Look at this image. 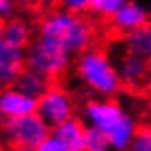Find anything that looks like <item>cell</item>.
Masks as SVG:
<instances>
[{"label": "cell", "instance_id": "obj_1", "mask_svg": "<svg viewBox=\"0 0 151 151\" xmlns=\"http://www.w3.org/2000/svg\"><path fill=\"white\" fill-rule=\"evenodd\" d=\"M38 36L48 38L71 53L72 56L92 48L95 30L89 20L66 10L51 12L41 20L38 27Z\"/></svg>", "mask_w": 151, "mask_h": 151}, {"label": "cell", "instance_id": "obj_2", "mask_svg": "<svg viewBox=\"0 0 151 151\" xmlns=\"http://www.w3.org/2000/svg\"><path fill=\"white\" fill-rule=\"evenodd\" d=\"M76 76L87 91L97 97H113L123 87L117 63H113L107 51L95 46L77 56Z\"/></svg>", "mask_w": 151, "mask_h": 151}, {"label": "cell", "instance_id": "obj_3", "mask_svg": "<svg viewBox=\"0 0 151 151\" xmlns=\"http://www.w3.org/2000/svg\"><path fill=\"white\" fill-rule=\"evenodd\" d=\"M27 68L48 81H56L68 71L72 54L48 38L36 36L25 49Z\"/></svg>", "mask_w": 151, "mask_h": 151}, {"label": "cell", "instance_id": "obj_4", "mask_svg": "<svg viewBox=\"0 0 151 151\" xmlns=\"http://www.w3.org/2000/svg\"><path fill=\"white\" fill-rule=\"evenodd\" d=\"M51 127L36 112L23 117L7 118L0 130V141L7 146L38 148L51 135Z\"/></svg>", "mask_w": 151, "mask_h": 151}, {"label": "cell", "instance_id": "obj_5", "mask_svg": "<svg viewBox=\"0 0 151 151\" xmlns=\"http://www.w3.org/2000/svg\"><path fill=\"white\" fill-rule=\"evenodd\" d=\"M128 113V110L112 97L91 99L82 107V117L86 125L105 135H110Z\"/></svg>", "mask_w": 151, "mask_h": 151}, {"label": "cell", "instance_id": "obj_6", "mask_svg": "<svg viewBox=\"0 0 151 151\" xmlns=\"http://www.w3.org/2000/svg\"><path fill=\"white\" fill-rule=\"evenodd\" d=\"M76 104L71 94L61 86H49L48 91L36 100V113L54 128L74 117Z\"/></svg>", "mask_w": 151, "mask_h": 151}, {"label": "cell", "instance_id": "obj_7", "mask_svg": "<svg viewBox=\"0 0 151 151\" xmlns=\"http://www.w3.org/2000/svg\"><path fill=\"white\" fill-rule=\"evenodd\" d=\"M117 71L120 76L122 86L130 87V89L145 87L151 79V63L130 53H123L118 58Z\"/></svg>", "mask_w": 151, "mask_h": 151}, {"label": "cell", "instance_id": "obj_8", "mask_svg": "<svg viewBox=\"0 0 151 151\" xmlns=\"http://www.w3.org/2000/svg\"><path fill=\"white\" fill-rule=\"evenodd\" d=\"M27 69L25 49L0 41V89L15 86L17 79Z\"/></svg>", "mask_w": 151, "mask_h": 151}, {"label": "cell", "instance_id": "obj_9", "mask_svg": "<svg viewBox=\"0 0 151 151\" xmlns=\"http://www.w3.org/2000/svg\"><path fill=\"white\" fill-rule=\"evenodd\" d=\"M148 22H151L150 8H146L136 0H127L123 7L110 18L112 28L122 35H127L136 28L143 27Z\"/></svg>", "mask_w": 151, "mask_h": 151}, {"label": "cell", "instance_id": "obj_10", "mask_svg": "<svg viewBox=\"0 0 151 151\" xmlns=\"http://www.w3.org/2000/svg\"><path fill=\"white\" fill-rule=\"evenodd\" d=\"M36 112V100L23 92H20L15 86L0 89V113L5 118L23 117L28 113Z\"/></svg>", "mask_w": 151, "mask_h": 151}, {"label": "cell", "instance_id": "obj_11", "mask_svg": "<svg viewBox=\"0 0 151 151\" xmlns=\"http://www.w3.org/2000/svg\"><path fill=\"white\" fill-rule=\"evenodd\" d=\"M86 132H87L86 122L77 117H72L69 120L63 122L61 125H58V127H54L51 130V135H54L58 140H61L69 150L84 151Z\"/></svg>", "mask_w": 151, "mask_h": 151}, {"label": "cell", "instance_id": "obj_12", "mask_svg": "<svg viewBox=\"0 0 151 151\" xmlns=\"http://www.w3.org/2000/svg\"><path fill=\"white\" fill-rule=\"evenodd\" d=\"M122 46H123L125 53H130L133 56H138L151 63V22L123 35Z\"/></svg>", "mask_w": 151, "mask_h": 151}, {"label": "cell", "instance_id": "obj_13", "mask_svg": "<svg viewBox=\"0 0 151 151\" xmlns=\"http://www.w3.org/2000/svg\"><path fill=\"white\" fill-rule=\"evenodd\" d=\"M4 41L15 48L27 49L30 43L33 41L30 25L22 18L7 20L4 23Z\"/></svg>", "mask_w": 151, "mask_h": 151}, {"label": "cell", "instance_id": "obj_14", "mask_svg": "<svg viewBox=\"0 0 151 151\" xmlns=\"http://www.w3.org/2000/svg\"><path fill=\"white\" fill-rule=\"evenodd\" d=\"M136 132H138V123H136L135 117L132 113H128L117 128L113 130L110 135H107L110 145H112V150L113 151H128Z\"/></svg>", "mask_w": 151, "mask_h": 151}, {"label": "cell", "instance_id": "obj_15", "mask_svg": "<svg viewBox=\"0 0 151 151\" xmlns=\"http://www.w3.org/2000/svg\"><path fill=\"white\" fill-rule=\"evenodd\" d=\"M15 87L20 92H23L25 95L38 100V99L48 91L49 81L46 79V77H43L41 74H38V72H35V71H31V69L27 68L22 74H20L18 79H17Z\"/></svg>", "mask_w": 151, "mask_h": 151}, {"label": "cell", "instance_id": "obj_16", "mask_svg": "<svg viewBox=\"0 0 151 151\" xmlns=\"http://www.w3.org/2000/svg\"><path fill=\"white\" fill-rule=\"evenodd\" d=\"M84 151H113V150H112V145L109 141V136L105 133L87 127Z\"/></svg>", "mask_w": 151, "mask_h": 151}, {"label": "cell", "instance_id": "obj_17", "mask_svg": "<svg viewBox=\"0 0 151 151\" xmlns=\"http://www.w3.org/2000/svg\"><path fill=\"white\" fill-rule=\"evenodd\" d=\"M127 0H91V10L95 17L112 18L118 10L125 5Z\"/></svg>", "mask_w": 151, "mask_h": 151}, {"label": "cell", "instance_id": "obj_18", "mask_svg": "<svg viewBox=\"0 0 151 151\" xmlns=\"http://www.w3.org/2000/svg\"><path fill=\"white\" fill-rule=\"evenodd\" d=\"M128 151H151V125L138 127Z\"/></svg>", "mask_w": 151, "mask_h": 151}, {"label": "cell", "instance_id": "obj_19", "mask_svg": "<svg viewBox=\"0 0 151 151\" xmlns=\"http://www.w3.org/2000/svg\"><path fill=\"white\" fill-rule=\"evenodd\" d=\"M61 8L76 15H82L84 12L91 10V0H58Z\"/></svg>", "mask_w": 151, "mask_h": 151}, {"label": "cell", "instance_id": "obj_20", "mask_svg": "<svg viewBox=\"0 0 151 151\" xmlns=\"http://www.w3.org/2000/svg\"><path fill=\"white\" fill-rule=\"evenodd\" d=\"M17 10H18V0H0V20L2 22L15 18Z\"/></svg>", "mask_w": 151, "mask_h": 151}, {"label": "cell", "instance_id": "obj_21", "mask_svg": "<svg viewBox=\"0 0 151 151\" xmlns=\"http://www.w3.org/2000/svg\"><path fill=\"white\" fill-rule=\"evenodd\" d=\"M36 151H72L66 146L61 140H58L54 135H49L40 146L36 148Z\"/></svg>", "mask_w": 151, "mask_h": 151}, {"label": "cell", "instance_id": "obj_22", "mask_svg": "<svg viewBox=\"0 0 151 151\" xmlns=\"http://www.w3.org/2000/svg\"><path fill=\"white\" fill-rule=\"evenodd\" d=\"M8 151H36V148H25V146H13Z\"/></svg>", "mask_w": 151, "mask_h": 151}, {"label": "cell", "instance_id": "obj_23", "mask_svg": "<svg viewBox=\"0 0 151 151\" xmlns=\"http://www.w3.org/2000/svg\"><path fill=\"white\" fill-rule=\"evenodd\" d=\"M4 23L5 22L0 20V41H4Z\"/></svg>", "mask_w": 151, "mask_h": 151}, {"label": "cell", "instance_id": "obj_24", "mask_svg": "<svg viewBox=\"0 0 151 151\" xmlns=\"http://www.w3.org/2000/svg\"><path fill=\"white\" fill-rule=\"evenodd\" d=\"M5 120H7V118L4 117V115H2V113H0V130H2V127H4V123H5Z\"/></svg>", "mask_w": 151, "mask_h": 151}, {"label": "cell", "instance_id": "obj_25", "mask_svg": "<svg viewBox=\"0 0 151 151\" xmlns=\"http://www.w3.org/2000/svg\"><path fill=\"white\" fill-rule=\"evenodd\" d=\"M148 109H150V112H151V92H150V95H148Z\"/></svg>", "mask_w": 151, "mask_h": 151}, {"label": "cell", "instance_id": "obj_26", "mask_svg": "<svg viewBox=\"0 0 151 151\" xmlns=\"http://www.w3.org/2000/svg\"><path fill=\"white\" fill-rule=\"evenodd\" d=\"M150 18H151V7H150Z\"/></svg>", "mask_w": 151, "mask_h": 151}]
</instances>
